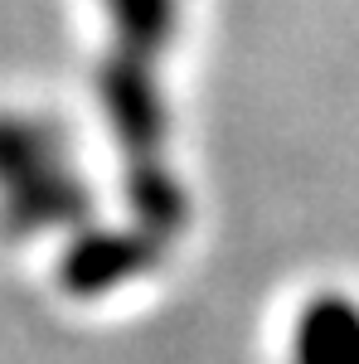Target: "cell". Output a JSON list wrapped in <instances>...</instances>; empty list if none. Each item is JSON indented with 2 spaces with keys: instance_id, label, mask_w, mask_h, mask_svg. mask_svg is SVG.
I'll return each instance as SVG.
<instances>
[{
  "instance_id": "1",
  "label": "cell",
  "mask_w": 359,
  "mask_h": 364,
  "mask_svg": "<svg viewBox=\"0 0 359 364\" xmlns=\"http://www.w3.org/2000/svg\"><path fill=\"white\" fill-rule=\"evenodd\" d=\"M291 364H359V306L350 296H316L291 326Z\"/></svg>"
}]
</instances>
